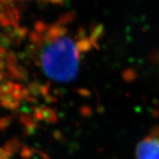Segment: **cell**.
I'll return each mask as SVG.
<instances>
[{
    "label": "cell",
    "mask_w": 159,
    "mask_h": 159,
    "mask_svg": "<svg viewBox=\"0 0 159 159\" xmlns=\"http://www.w3.org/2000/svg\"><path fill=\"white\" fill-rule=\"evenodd\" d=\"M64 20L52 24H38L36 28L35 57L43 75L57 83H70L77 79L87 37L79 39L64 26Z\"/></svg>",
    "instance_id": "1"
},
{
    "label": "cell",
    "mask_w": 159,
    "mask_h": 159,
    "mask_svg": "<svg viewBox=\"0 0 159 159\" xmlns=\"http://www.w3.org/2000/svg\"><path fill=\"white\" fill-rule=\"evenodd\" d=\"M136 159H159V127L141 140L135 149Z\"/></svg>",
    "instance_id": "2"
}]
</instances>
